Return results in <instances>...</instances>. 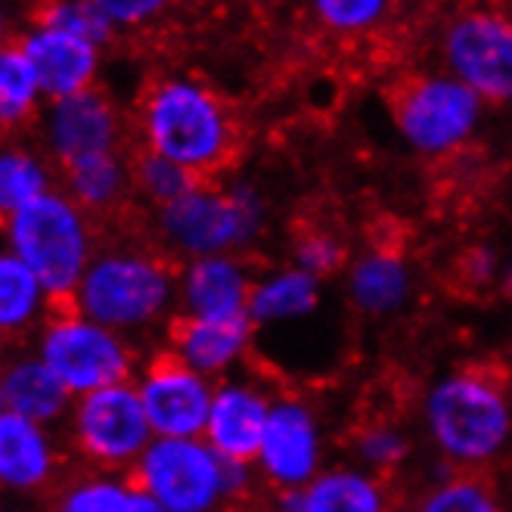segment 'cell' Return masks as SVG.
<instances>
[{
    "mask_svg": "<svg viewBox=\"0 0 512 512\" xmlns=\"http://www.w3.org/2000/svg\"><path fill=\"white\" fill-rule=\"evenodd\" d=\"M131 171H134V193L143 196L153 208L171 205L174 199H180L190 187L199 184V177H193L190 171L156 153H146V149L131 156Z\"/></svg>",
    "mask_w": 512,
    "mask_h": 512,
    "instance_id": "obj_30",
    "label": "cell"
},
{
    "mask_svg": "<svg viewBox=\"0 0 512 512\" xmlns=\"http://www.w3.org/2000/svg\"><path fill=\"white\" fill-rule=\"evenodd\" d=\"M19 47L32 63L47 103L97 87L106 47L41 19L28 22V28L19 35Z\"/></svg>",
    "mask_w": 512,
    "mask_h": 512,
    "instance_id": "obj_14",
    "label": "cell"
},
{
    "mask_svg": "<svg viewBox=\"0 0 512 512\" xmlns=\"http://www.w3.org/2000/svg\"><path fill=\"white\" fill-rule=\"evenodd\" d=\"M267 202L249 180H199L180 199L156 208L159 243L180 261L239 255L261 236Z\"/></svg>",
    "mask_w": 512,
    "mask_h": 512,
    "instance_id": "obj_4",
    "label": "cell"
},
{
    "mask_svg": "<svg viewBox=\"0 0 512 512\" xmlns=\"http://www.w3.org/2000/svg\"><path fill=\"white\" fill-rule=\"evenodd\" d=\"M488 103L444 69L404 78L391 97V122L410 153L450 159L478 137Z\"/></svg>",
    "mask_w": 512,
    "mask_h": 512,
    "instance_id": "obj_7",
    "label": "cell"
},
{
    "mask_svg": "<svg viewBox=\"0 0 512 512\" xmlns=\"http://www.w3.org/2000/svg\"><path fill=\"white\" fill-rule=\"evenodd\" d=\"M308 19L336 41H367L379 35L398 10V0H301Z\"/></svg>",
    "mask_w": 512,
    "mask_h": 512,
    "instance_id": "obj_27",
    "label": "cell"
},
{
    "mask_svg": "<svg viewBox=\"0 0 512 512\" xmlns=\"http://www.w3.org/2000/svg\"><path fill=\"white\" fill-rule=\"evenodd\" d=\"M177 305V270L153 249L106 246L69 301V308L122 336H137L159 326Z\"/></svg>",
    "mask_w": 512,
    "mask_h": 512,
    "instance_id": "obj_3",
    "label": "cell"
},
{
    "mask_svg": "<svg viewBox=\"0 0 512 512\" xmlns=\"http://www.w3.org/2000/svg\"><path fill=\"white\" fill-rule=\"evenodd\" d=\"M140 149L199 180L221 174L239 153V122L227 100L199 75L171 72L149 81L137 103Z\"/></svg>",
    "mask_w": 512,
    "mask_h": 512,
    "instance_id": "obj_1",
    "label": "cell"
},
{
    "mask_svg": "<svg viewBox=\"0 0 512 512\" xmlns=\"http://www.w3.org/2000/svg\"><path fill=\"white\" fill-rule=\"evenodd\" d=\"M323 305V280L295 264L274 267L255 277L249 295V320L264 329H280L311 320Z\"/></svg>",
    "mask_w": 512,
    "mask_h": 512,
    "instance_id": "obj_19",
    "label": "cell"
},
{
    "mask_svg": "<svg viewBox=\"0 0 512 512\" xmlns=\"http://www.w3.org/2000/svg\"><path fill=\"white\" fill-rule=\"evenodd\" d=\"M4 404L7 410L50 429L66 423L75 398L38 354H19L4 364Z\"/></svg>",
    "mask_w": 512,
    "mask_h": 512,
    "instance_id": "obj_21",
    "label": "cell"
},
{
    "mask_svg": "<svg viewBox=\"0 0 512 512\" xmlns=\"http://www.w3.org/2000/svg\"><path fill=\"white\" fill-rule=\"evenodd\" d=\"M500 267L503 258L491 249V246H475L466 258H463V274L472 286H488L500 280Z\"/></svg>",
    "mask_w": 512,
    "mask_h": 512,
    "instance_id": "obj_35",
    "label": "cell"
},
{
    "mask_svg": "<svg viewBox=\"0 0 512 512\" xmlns=\"http://www.w3.org/2000/svg\"><path fill=\"white\" fill-rule=\"evenodd\" d=\"M423 429L438 454L463 469L500 460L512 444V398L488 367L438 376L423 398Z\"/></svg>",
    "mask_w": 512,
    "mask_h": 512,
    "instance_id": "obj_2",
    "label": "cell"
},
{
    "mask_svg": "<svg viewBox=\"0 0 512 512\" xmlns=\"http://www.w3.org/2000/svg\"><path fill=\"white\" fill-rule=\"evenodd\" d=\"M354 457L373 475L398 472L410 457V438L395 423H370L354 438Z\"/></svg>",
    "mask_w": 512,
    "mask_h": 512,
    "instance_id": "obj_31",
    "label": "cell"
},
{
    "mask_svg": "<svg viewBox=\"0 0 512 512\" xmlns=\"http://www.w3.org/2000/svg\"><path fill=\"white\" fill-rule=\"evenodd\" d=\"M128 478L165 512H218L246 494L252 466L227 463L205 438H153Z\"/></svg>",
    "mask_w": 512,
    "mask_h": 512,
    "instance_id": "obj_6",
    "label": "cell"
},
{
    "mask_svg": "<svg viewBox=\"0 0 512 512\" xmlns=\"http://www.w3.org/2000/svg\"><path fill=\"white\" fill-rule=\"evenodd\" d=\"M131 512H165V509H162L159 503L149 500L146 494H140V491H137V500H134V509H131Z\"/></svg>",
    "mask_w": 512,
    "mask_h": 512,
    "instance_id": "obj_38",
    "label": "cell"
},
{
    "mask_svg": "<svg viewBox=\"0 0 512 512\" xmlns=\"http://www.w3.org/2000/svg\"><path fill=\"white\" fill-rule=\"evenodd\" d=\"M292 264L301 267V270H308V274H314L317 280H326V277L339 274V270L345 267V246L333 233L308 230V233H301L295 239Z\"/></svg>",
    "mask_w": 512,
    "mask_h": 512,
    "instance_id": "obj_34",
    "label": "cell"
},
{
    "mask_svg": "<svg viewBox=\"0 0 512 512\" xmlns=\"http://www.w3.org/2000/svg\"><path fill=\"white\" fill-rule=\"evenodd\" d=\"M53 308V298L35 277V270L10 249H0V342L35 333Z\"/></svg>",
    "mask_w": 512,
    "mask_h": 512,
    "instance_id": "obj_23",
    "label": "cell"
},
{
    "mask_svg": "<svg viewBox=\"0 0 512 512\" xmlns=\"http://www.w3.org/2000/svg\"><path fill=\"white\" fill-rule=\"evenodd\" d=\"M59 472V447L47 426L0 410V491L38 494Z\"/></svg>",
    "mask_w": 512,
    "mask_h": 512,
    "instance_id": "obj_18",
    "label": "cell"
},
{
    "mask_svg": "<svg viewBox=\"0 0 512 512\" xmlns=\"http://www.w3.org/2000/svg\"><path fill=\"white\" fill-rule=\"evenodd\" d=\"M345 292L354 311L367 317L398 314L413 295V274L395 249H370L348 264Z\"/></svg>",
    "mask_w": 512,
    "mask_h": 512,
    "instance_id": "obj_20",
    "label": "cell"
},
{
    "mask_svg": "<svg viewBox=\"0 0 512 512\" xmlns=\"http://www.w3.org/2000/svg\"><path fill=\"white\" fill-rule=\"evenodd\" d=\"M112 25L115 35L122 32H149L162 25L180 0H90Z\"/></svg>",
    "mask_w": 512,
    "mask_h": 512,
    "instance_id": "obj_33",
    "label": "cell"
},
{
    "mask_svg": "<svg viewBox=\"0 0 512 512\" xmlns=\"http://www.w3.org/2000/svg\"><path fill=\"white\" fill-rule=\"evenodd\" d=\"M320 416L301 398H274L252 469L274 491H298L326 469Z\"/></svg>",
    "mask_w": 512,
    "mask_h": 512,
    "instance_id": "obj_12",
    "label": "cell"
},
{
    "mask_svg": "<svg viewBox=\"0 0 512 512\" xmlns=\"http://www.w3.org/2000/svg\"><path fill=\"white\" fill-rule=\"evenodd\" d=\"M63 190L84 208L90 218L115 215L134 193V171L131 159L115 149V153H97L59 168Z\"/></svg>",
    "mask_w": 512,
    "mask_h": 512,
    "instance_id": "obj_22",
    "label": "cell"
},
{
    "mask_svg": "<svg viewBox=\"0 0 512 512\" xmlns=\"http://www.w3.org/2000/svg\"><path fill=\"white\" fill-rule=\"evenodd\" d=\"M252 270L239 255L184 261L177 270V308L184 317H239L249 311Z\"/></svg>",
    "mask_w": 512,
    "mask_h": 512,
    "instance_id": "obj_17",
    "label": "cell"
},
{
    "mask_svg": "<svg viewBox=\"0 0 512 512\" xmlns=\"http://www.w3.org/2000/svg\"><path fill=\"white\" fill-rule=\"evenodd\" d=\"M410 512H503L497 491L472 472H450L416 497Z\"/></svg>",
    "mask_w": 512,
    "mask_h": 512,
    "instance_id": "obj_29",
    "label": "cell"
},
{
    "mask_svg": "<svg viewBox=\"0 0 512 512\" xmlns=\"http://www.w3.org/2000/svg\"><path fill=\"white\" fill-rule=\"evenodd\" d=\"M44 87L19 41L0 47V131H19L44 112Z\"/></svg>",
    "mask_w": 512,
    "mask_h": 512,
    "instance_id": "obj_26",
    "label": "cell"
},
{
    "mask_svg": "<svg viewBox=\"0 0 512 512\" xmlns=\"http://www.w3.org/2000/svg\"><path fill=\"white\" fill-rule=\"evenodd\" d=\"M0 512H10V509H0Z\"/></svg>",
    "mask_w": 512,
    "mask_h": 512,
    "instance_id": "obj_41",
    "label": "cell"
},
{
    "mask_svg": "<svg viewBox=\"0 0 512 512\" xmlns=\"http://www.w3.org/2000/svg\"><path fill=\"white\" fill-rule=\"evenodd\" d=\"M10 28H13V13L7 0H0V47L10 44Z\"/></svg>",
    "mask_w": 512,
    "mask_h": 512,
    "instance_id": "obj_36",
    "label": "cell"
},
{
    "mask_svg": "<svg viewBox=\"0 0 512 512\" xmlns=\"http://www.w3.org/2000/svg\"><path fill=\"white\" fill-rule=\"evenodd\" d=\"M301 512H391V494L364 466H326L301 488Z\"/></svg>",
    "mask_w": 512,
    "mask_h": 512,
    "instance_id": "obj_24",
    "label": "cell"
},
{
    "mask_svg": "<svg viewBox=\"0 0 512 512\" xmlns=\"http://www.w3.org/2000/svg\"><path fill=\"white\" fill-rule=\"evenodd\" d=\"M438 4H454V10H457V7H466V4H472V0H438Z\"/></svg>",
    "mask_w": 512,
    "mask_h": 512,
    "instance_id": "obj_40",
    "label": "cell"
},
{
    "mask_svg": "<svg viewBox=\"0 0 512 512\" xmlns=\"http://www.w3.org/2000/svg\"><path fill=\"white\" fill-rule=\"evenodd\" d=\"M7 249L35 270L56 308H66L97 255V221L63 190L25 205L4 224Z\"/></svg>",
    "mask_w": 512,
    "mask_h": 512,
    "instance_id": "obj_5",
    "label": "cell"
},
{
    "mask_svg": "<svg viewBox=\"0 0 512 512\" xmlns=\"http://www.w3.org/2000/svg\"><path fill=\"white\" fill-rule=\"evenodd\" d=\"M38 125L44 153L59 168L97 153H115L125 140V118L100 87L81 90V94L63 100H50Z\"/></svg>",
    "mask_w": 512,
    "mask_h": 512,
    "instance_id": "obj_13",
    "label": "cell"
},
{
    "mask_svg": "<svg viewBox=\"0 0 512 512\" xmlns=\"http://www.w3.org/2000/svg\"><path fill=\"white\" fill-rule=\"evenodd\" d=\"M50 190H56V174L47 156L25 143H0V224Z\"/></svg>",
    "mask_w": 512,
    "mask_h": 512,
    "instance_id": "obj_25",
    "label": "cell"
},
{
    "mask_svg": "<svg viewBox=\"0 0 512 512\" xmlns=\"http://www.w3.org/2000/svg\"><path fill=\"white\" fill-rule=\"evenodd\" d=\"M497 286L503 289V295H506V298H512V258H506V261H503Z\"/></svg>",
    "mask_w": 512,
    "mask_h": 512,
    "instance_id": "obj_37",
    "label": "cell"
},
{
    "mask_svg": "<svg viewBox=\"0 0 512 512\" xmlns=\"http://www.w3.org/2000/svg\"><path fill=\"white\" fill-rule=\"evenodd\" d=\"M255 323L249 314L239 317H184L177 314L168 323V351L177 354L190 370L205 379H221L243 364L252 348Z\"/></svg>",
    "mask_w": 512,
    "mask_h": 512,
    "instance_id": "obj_16",
    "label": "cell"
},
{
    "mask_svg": "<svg viewBox=\"0 0 512 512\" xmlns=\"http://www.w3.org/2000/svg\"><path fill=\"white\" fill-rule=\"evenodd\" d=\"M438 63L488 106H512V13L466 4L438 28Z\"/></svg>",
    "mask_w": 512,
    "mask_h": 512,
    "instance_id": "obj_9",
    "label": "cell"
},
{
    "mask_svg": "<svg viewBox=\"0 0 512 512\" xmlns=\"http://www.w3.org/2000/svg\"><path fill=\"white\" fill-rule=\"evenodd\" d=\"M35 354L69 388L72 398L118 382H134L137 370V354L128 336L78 314L69 305L53 308V314L44 320Z\"/></svg>",
    "mask_w": 512,
    "mask_h": 512,
    "instance_id": "obj_8",
    "label": "cell"
},
{
    "mask_svg": "<svg viewBox=\"0 0 512 512\" xmlns=\"http://www.w3.org/2000/svg\"><path fill=\"white\" fill-rule=\"evenodd\" d=\"M66 423L78 457L100 472H131L156 438L134 382H118L75 398Z\"/></svg>",
    "mask_w": 512,
    "mask_h": 512,
    "instance_id": "obj_10",
    "label": "cell"
},
{
    "mask_svg": "<svg viewBox=\"0 0 512 512\" xmlns=\"http://www.w3.org/2000/svg\"><path fill=\"white\" fill-rule=\"evenodd\" d=\"M274 398L249 379H221L215 385L212 410L202 438L212 444L227 463L252 466L267 429Z\"/></svg>",
    "mask_w": 512,
    "mask_h": 512,
    "instance_id": "obj_15",
    "label": "cell"
},
{
    "mask_svg": "<svg viewBox=\"0 0 512 512\" xmlns=\"http://www.w3.org/2000/svg\"><path fill=\"white\" fill-rule=\"evenodd\" d=\"M0 410H7V404H4V364H0Z\"/></svg>",
    "mask_w": 512,
    "mask_h": 512,
    "instance_id": "obj_39",
    "label": "cell"
},
{
    "mask_svg": "<svg viewBox=\"0 0 512 512\" xmlns=\"http://www.w3.org/2000/svg\"><path fill=\"white\" fill-rule=\"evenodd\" d=\"M35 19L56 25V28H66V32H75L100 47H106L115 38L112 25L90 0H44Z\"/></svg>",
    "mask_w": 512,
    "mask_h": 512,
    "instance_id": "obj_32",
    "label": "cell"
},
{
    "mask_svg": "<svg viewBox=\"0 0 512 512\" xmlns=\"http://www.w3.org/2000/svg\"><path fill=\"white\" fill-rule=\"evenodd\" d=\"M137 488L118 472H87L56 494L53 512H131Z\"/></svg>",
    "mask_w": 512,
    "mask_h": 512,
    "instance_id": "obj_28",
    "label": "cell"
},
{
    "mask_svg": "<svg viewBox=\"0 0 512 512\" xmlns=\"http://www.w3.org/2000/svg\"><path fill=\"white\" fill-rule=\"evenodd\" d=\"M134 385L156 438H202L218 382L165 348L146 360Z\"/></svg>",
    "mask_w": 512,
    "mask_h": 512,
    "instance_id": "obj_11",
    "label": "cell"
}]
</instances>
